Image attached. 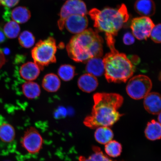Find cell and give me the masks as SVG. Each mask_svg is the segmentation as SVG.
Listing matches in <instances>:
<instances>
[{"label": "cell", "instance_id": "cell-1", "mask_svg": "<svg viewBox=\"0 0 161 161\" xmlns=\"http://www.w3.org/2000/svg\"><path fill=\"white\" fill-rule=\"evenodd\" d=\"M94 105L91 114L84 120V125L91 129L113 125L123 116L118 111L124 98L117 93H96L93 95Z\"/></svg>", "mask_w": 161, "mask_h": 161}, {"label": "cell", "instance_id": "cell-2", "mask_svg": "<svg viewBox=\"0 0 161 161\" xmlns=\"http://www.w3.org/2000/svg\"><path fill=\"white\" fill-rule=\"evenodd\" d=\"M103 40L96 31L86 30L71 38L66 46L69 57L77 62H86L103 55Z\"/></svg>", "mask_w": 161, "mask_h": 161}, {"label": "cell", "instance_id": "cell-3", "mask_svg": "<svg viewBox=\"0 0 161 161\" xmlns=\"http://www.w3.org/2000/svg\"><path fill=\"white\" fill-rule=\"evenodd\" d=\"M89 14L94 21V27L98 31L104 32L106 36L113 37L117 35L129 18L127 9L124 4L117 8H106L101 11L92 9Z\"/></svg>", "mask_w": 161, "mask_h": 161}, {"label": "cell", "instance_id": "cell-4", "mask_svg": "<svg viewBox=\"0 0 161 161\" xmlns=\"http://www.w3.org/2000/svg\"><path fill=\"white\" fill-rule=\"evenodd\" d=\"M109 48L110 52L103 59L106 79L108 82H126L133 75L134 66L125 54L116 50L114 45Z\"/></svg>", "mask_w": 161, "mask_h": 161}, {"label": "cell", "instance_id": "cell-5", "mask_svg": "<svg viewBox=\"0 0 161 161\" xmlns=\"http://www.w3.org/2000/svg\"><path fill=\"white\" fill-rule=\"evenodd\" d=\"M57 51L56 40L50 37L43 40H40L31 51L32 57L34 62L43 70L45 66L56 63Z\"/></svg>", "mask_w": 161, "mask_h": 161}, {"label": "cell", "instance_id": "cell-6", "mask_svg": "<svg viewBox=\"0 0 161 161\" xmlns=\"http://www.w3.org/2000/svg\"><path fill=\"white\" fill-rule=\"evenodd\" d=\"M152 80L148 76L139 75L134 76L129 80L126 86L127 93L135 100L144 98L150 93L152 88Z\"/></svg>", "mask_w": 161, "mask_h": 161}, {"label": "cell", "instance_id": "cell-7", "mask_svg": "<svg viewBox=\"0 0 161 161\" xmlns=\"http://www.w3.org/2000/svg\"><path fill=\"white\" fill-rule=\"evenodd\" d=\"M87 10L85 3L82 0H68L62 6L58 21V27L63 30L65 20L69 16L74 15H86Z\"/></svg>", "mask_w": 161, "mask_h": 161}, {"label": "cell", "instance_id": "cell-8", "mask_svg": "<svg viewBox=\"0 0 161 161\" xmlns=\"http://www.w3.org/2000/svg\"><path fill=\"white\" fill-rule=\"evenodd\" d=\"M43 144V138L37 129L33 126L26 129L21 140V144L23 148L31 154L39 153Z\"/></svg>", "mask_w": 161, "mask_h": 161}, {"label": "cell", "instance_id": "cell-9", "mask_svg": "<svg viewBox=\"0 0 161 161\" xmlns=\"http://www.w3.org/2000/svg\"><path fill=\"white\" fill-rule=\"evenodd\" d=\"M154 25L149 17L142 16L132 20L130 28L135 37L142 40H146L150 37L151 32Z\"/></svg>", "mask_w": 161, "mask_h": 161}, {"label": "cell", "instance_id": "cell-10", "mask_svg": "<svg viewBox=\"0 0 161 161\" xmlns=\"http://www.w3.org/2000/svg\"><path fill=\"white\" fill-rule=\"evenodd\" d=\"M88 23L86 15H72L65 20L64 27L70 33L77 35L85 31L88 27Z\"/></svg>", "mask_w": 161, "mask_h": 161}, {"label": "cell", "instance_id": "cell-11", "mask_svg": "<svg viewBox=\"0 0 161 161\" xmlns=\"http://www.w3.org/2000/svg\"><path fill=\"white\" fill-rule=\"evenodd\" d=\"M41 70L35 62H28L20 67L19 74L21 77L26 81H34L39 77Z\"/></svg>", "mask_w": 161, "mask_h": 161}, {"label": "cell", "instance_id": "cell-12", "mask_svg": "<svg viewBox=\"0 0 161 161\" xmlns=\"http://www.w3.org/2000/svg\"><path fill=\"white\" fill-rule=\"evenodd\" d=\"M160 95L158 92H150L144 98V106L149 113L158 114L161 112Z\"/></svg>", "mask_w": 161, "mask_h": 161}, {"label": "cell", "instance_id": "cell-13", "mask_svg": "<svg viewBox=\"0 0 161 161\" xmlns=\"http://www.w3.org/2000/svg\"><path fill=\"white\" fill-rule=\"evenodd\" d=\"M97 78L89 74H83L78 80V86L82 92L90 93L94 91L98 86Z\"/></svg>", "mask_w": 161, "mask_h": 161}, {"label": "cell", "instance_id": "cell-14", "mask_svg": "<svg viewBox=\"0 0 161 161\" xmlns=\"http://www.w3.org/2000/svg\"><path fill=\"white\" fill-rule=\"evenodd\" d=\"M134 9L139 14L143 17H149L155 13L156 5L153 0H136Z\"/></svg>", "mask_w": 161, "mask_h": 161}, {"label": "cell", "instance_id": "cell-15", "mask_svg": "<svg viewBox=\"0 0 161 161\" xmlns=\"http://www.w3.org/2000/svg\"><path fill=\"white\" fill-rule=\"evenodd\" d=\"M42 87L49 92H55L59 90L61 86V81L59 76L53 73L46 74L42 81Z\"/></svg>", "mask_w": 161, "mask_h": 161}, {"label": "cell", "instance_id": "cell-16", "mask_svg": "<svg viewBox=\"0 0 161 161\" xmlns=\"http://www.w3.org/2000/svg\"><path fill=\"white\" fill-rule=\"evenodd\" d=\"M86 70L88 74L96 76H100L104 73L103 60L101 58H93L86 62Z\"/></svg>", "mask_w": 161, "mask_h": 161}, {"label": "cell", "instance_id": "cell-17", "mask_svg": "<svg viewBox=\"0 0 161 161\" xmlns=\"http://www.w3.org/2000/svg\"><path fill=\"white\" fill-rule=\"evenodd\" d=\"M23 93L29 99L37 98L41 94V88L37 82L34 81H26L22 86Z\"/></svg>", "mask_w": 161, "mask_h": 161}, {"label": "cell", "instance_id": "cell-18", "mask_svg": "<svg viewBox=\"0 0 161 161\" xmlns=\"http://www.w3.org/2000/svg\"><path fill=\"white\" fill-rule=\"evenodd\" d=\"M145 135L148 140L155 141L160 140L161 135V124L154 120H152L147 125Z\"/></svg>", "mask_w": 161, "mask_h": 161}, {"label": "cell", "instance_id": "cell-19", "mask_svg": "<svg viewBox=\"0 0 161 161\" xmlns=\"http://www.w3.org/2000/svg\"><path fill=\"white\" fill-rule=\"evenodd\" d=\"M31 17V12L27 8L25 7H16L12 11L11 13L12 20L18 24L26 23Z\"/></svg>", "mask_w": 161, "mask_h": 161}, {"label": "cell", "instance_id": "cell-20", "mask_svg": "<svg viewBox=\"0 0 161 161\" xmlns=\"http://www.w3.org/2000/svg\"><path fill=\"white\" fill-rule=\"evenodd\" d=\"M114 134L112 130L108 127H100L97 129L94 137L97 142L102 144H106L112 141Z\"/></svg>", "mask_w": 161, "mask_h": 161}, {"label": "cell", "instance_id": "cell-21", "mask_svg": "<svg viewBox=\"0 0 161 161\" xmlns=\"http://www.w3.org/2000/svg\"><path fill=\"white\" fill-rule=\"evenodd\" d=\"M15 137L14 127L8 123H4L0 125V139L5 143L13 142Z\"/></svg>", "mask_w": 161, "mask_h": 161}, {"label": "cell", "instance_id": "cell-22", "mask_svg": "<svg viewBox=\"0 0 161 161\" xmlns=\"http://www.w3.org/2000/svg\"><path fill=\"white\" fill-rule=\"evenodd\" d=\"M58 74L60 79L64 81H69L75 75V68L69 64H64L58 69Z\"/></svg>", "mask_w": 161, "mask_h": 161}, {"label": "cell", "instance_id": "cell-23", "mask_svg": "<svg viewBox=\"0 0 161 161\" xmlns=\"http://www.w3.org/2000/svg\"><path fill=\"white\" fill-rule=\"evenodd\" d=\"M93 153L87 158L80 156L79 161H117L113 160L104 154L100 148L97 146L92 147Z\"/></svg>", "mask_w": 161, "mask_h": 161}, {"label": "cell", "instance_id": "cell-24", "mask_svg": "<svg viewBox=\"0 0 161 161\" xmlns=\"http://www.w3.org/2000/svg\"><path fill=\"white\" fill-rule=\"evenodd\" d=\"M20 31V27L18 24L13 21L8 22L4 26L3 32L6 37L10 39L18 37Z\"/></svg>", "mask_w": 161, "mask_h": 161}, {"label": "cell", "instance_id": "cell-25", "mask_svg": "<svg viewBox=\"0 0 161 161\" xmlns=\"http://www.w3.org/2000/svg\"><path fill=\"white\" fill-rule=\"evenodd\" d=\"M122 150L121 144L115 140L111 141L105 146L106 153L112 158H116L119 156L121 153Z\"/></svg>", "mask_w": 161, "mask_h": 161}, {"label": "cell", "instance_id": "cell-26", "mask_svg": "<svg viewBox=\"0 0 161 161\" xmlns=\"http://www.w3.org/2000/svg\"><path fill=\"white\" fill-rule=\"evenodd\" d=\"M20 45L25 48H30L35 44V38L31 32L25 31L20 34L19 38Z\"/></svg>", "mask_w": 161, "mask_h": 161}, {"label": "cell", "instance_id": "cell-27", "mask_svg": "<svg viewBox=\"0 0 161 161\" xmlns=\"http://www.w3.org/2000/svg\"><path fill=\"white\" fill-rule=\"evenodd\" d=\"M161 24H159L154 25L151 32L150 36L151 39L155 43H161Z\"/></svg>", "mask_w": 161, "mask_h": 161}, {"label": "cell", "instance_id": "cell-28", "mask_svg": "<svg viewBox=\"0 0 161 161\" xmlns=\"http://www.w3.org/2000/svg\"><path fill=\"white\" fill-rule=\"evenodd\" d=\"M123 41L125 45H130L134 43L135 38L132 34L129 32H127L124 36Z\"/></svg>", "mask_w": 161, "mask_h": 161}, {"label": "cell", "instance_id": "cell-29", "mask_svg": "<svg viewBox=\"0 0 161 161\" xmlns=\"http://www.w3.org/2000/svg\"><path fill=\"white\" fill-rule=\"evenodd\" d=\"M20 0H0V6L11 8L17 5Z\"/></svg>", "mask_w": 161, "mask_h": 161}, {"label": "cell", "instance_id": "cell-30", "mask_svg": "<svg viewBox=\"0 0 161 161\" xmlns=\"http://www.w3.org/2000/svg\"><path fill=\"white\" fill-rule=\"evenodd\" d=\"M6 62V59L4 53L1 49H0V69L3 67Z\"/></svg>", "mask_w": 161, "mask_h": 161}, {"label": "cell", "instance_id": "cell-31", "mask_svg": "<svg viewBox=\"0 0 161 161\" xmlns=\"http://www.w3.org/2000/svg\"><path fill=\"white\" fill-rule=\"evenodd\" d=\"M5 40V36L3 32L0 30V43H3Z\"/></svg>", "mask_w": 161, "mask_h": 161}, {"label": "cell", "instance_id": "cell-32", "mask_svg": "<svg viewBox=\"0 0 161 161\" xmlns=\"http://www.w3.org/2000/svg\"><path fill=\"white\" fill-rule=\"evenodd\" d=\"M158 122L160 123L161 122V112L159 114H158Z\"/></svg>", "mask_w": 161, "mask_h": 161}]
</instances>
